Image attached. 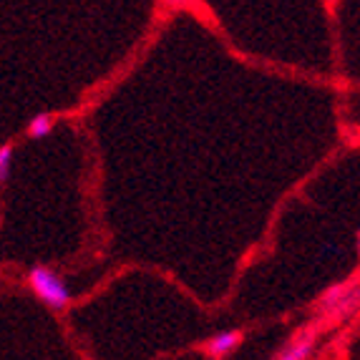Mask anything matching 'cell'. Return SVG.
<instances>
[{"label": "cell", "instance_id": "obj_5", "mask_svg": "<svg viewBox=\"0 0 360 360\" xmlns=\"http://www.w3.org/2000/svg\"><path fill=\"white\" fill-rule=\"evenodd\" d=\"M51 129H53V119H51L49 114H36L28 124V136L43 139V136H49Z\"/></svg>", "mask_w": 360, "mask_h": 360}, {"label": "cell", "instance_id": "obj_4", "mask_svg": "<svg viewBox=\"0 0 360 360\" xmlns=\"http://www.w3.org/2000/svg\"><path fill=\"white\" fill-rule=\"evenodd\" d=\"M242 342V330H222L214 333L210 340L205 342V353L210 355L212 360H222L232 353L237 345Z\"/></svg>", "mask_w": 360, "mask_h": 360}, {"label": "cell", "instance_id": "obj_3", "mask_svg": "<svg viewBox=\"0 0 360 360\" xmlns=\"http://www.w3.org/2000/svg\"><path fill=\"white\" fill-rule=\"evenodd\" d=\"M318 340H320V333L315 330V328H302V330L275 355V360H307L315 353V348H318Z\"/></svg>", "mask_w": 360, "mask_h": 360}, {"label": "cell", "instance_id": "obj_1", "mask_svg": "<svg viewBox=\"0 0 360 360\" xmlns=\"http://www.w3.org/2000/svg\"><path fill=\"white\" fill-rule=\"evenodd\" d=\"M28 285L38 300L46 302V305L53 307V310H60V307H66L68 302H71V290H68V285L63 283L51 267H33V270L28 272Z\"/></svg>", "mask_w": 360, "mask_h": 360}, {"label": "cell", "instance_id": "obj_6", "mask_svg": "<svg viewBox=\"0 0 360 360\" xmlns=\"http://www.w3.org/2000/svg\"><path fill=\"white\" fill-rule=\"evenodd\" d=\"M11 169H13V146L3 144L0 146V184L11 176Z\"/></svg>", "mask_w": 360, "mask_h": 360}, {"label": "cell", "instance_id": "obj_2", "mask_svg": "<svg viewBox=\"0 0 360 360\" xmlns=\"http://www.w3.org/2000/svg\"><path fill=\"white\" fill-rule=\"evenodd\" d=\"M355 307H358V280H355V275L348 283H338L328 288L315 300V310L320 318H340L345 312L353 315Z\"/></svg>", "mask_w": 360, "mask_h": 360}]
</instances>
